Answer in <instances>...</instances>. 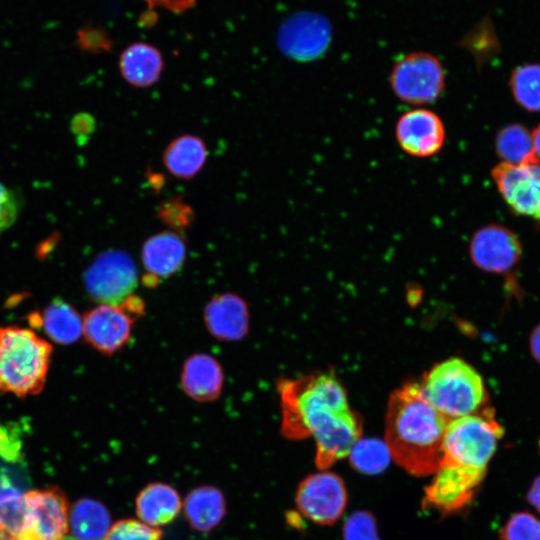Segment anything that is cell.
I'll list each match as a JSON object with an SVG mask.
<instances>
[{"instance_id":"7402d4cb","label":"cell","mask_w":540,"mask_h":540,"mask_svg":"<svg viewBox=\"0 0 540 540\" xmlns=\"http://www.w3.org/2000/svg\"><path fill=\"white\" fill-rule=\"evenodd\" d=\"M183 509L186 519L193 529L208 532L223 519L226 511L225 498L214 486H199L185 498Z\"/></svg>"},{"instance_id":"52a82bcc","label":"cell","mask_w":540,"mask_h":540,"mask_svg":"<svg viewBox=\"0 0 540 540\" xmlns=\"http://www.w3.org/2000/svg\"><path fill=\"white\" fill-rule=\"evenodd\" d=\"M144 309L143 300L134 294L120 305L99 304L83 317V335L97 351L112 355L129 342Z\"/></svg>"},{"instance_id":"ffe728a7","label":"cell","mask_w":540,"mask_h":540,"mask_svg":"<svg viewBox=\"0 0 540 540\" xmlns=\"http://www.w3.org/2000/svg\"><path fill=\"white\" fill-rule=\"evenodd\" d=\"M207 157V145L203 138L194 134H182L166 146L162 162L175 178L190 180L202 170Z\"/></svg>"},{"instance_id":"ba28073f","label":"cell","mask_w":540,"mask_h":540,"mask_svg":"<svg viewBox=\"0 0 540 540\" xmlns=\"http://www.w3.org/2000/svg\"><path fill=\"white\" fill-rule=\"evenodd\" d=\"M84 285L99 304L120 305L138 284V270L129 253L111 249L100 253L86 269Z\"/></svg>"},{"instance_id":"5bb4252c","label":"cell","mask_w":540,"mask_h":540,"mask_svg":"<svg viewBox=\"0 0 540 540\" xmlns=\"http://www.w3.org/2000/svg\"><path fill=\"white\" fill-rule=\"evenodd\" d=\"M400 148L416 158H428L441 151L446 130L441 117L426 108H414L401 114L395 124Z\"/></svg>"},{"instance_id":"3957f363","label":"cell","mask_w":540,"mask_h":540,"mask_svg":"<svg viewBox=\"0 0 540 540\" xmlns=\"http://www.w3.org/2000/svg\"><path fill=\"white\" fill-rule=\"evenodd\" d=\"M449 421L422 396L418 383L395 390L385 415V443L391 458L411 475L434 474Z\"/></svg>"},{"instance_id":"74e56055","label":"cell","mask_w":540,"mask_h":540,"mask_svg":"<svg viewBox=\"0 0 540 540\" xmlns=\"http://www.w3.org/2000/svg\"><path fill=\"white\" fill-rule=\"evenodd\" d=\"M533 144H534V153L538 162H540V124L532 133Z\"/></svg>"},{"instance_id":"d6986e66","label":"cell","mask_w":540,"mask_h":540,"mask_svg":"<svg viewBox=\"0 0 540 540\" xmlns=\"http://www.w3.org/2000/svg\"><path fill=\"white\" fill-rule=\"evenodd\" d=\"M182 506L179 493L164 483L147 485L136 498L138 519L154 528L171 523L180 513Z\"/></svg>"},{"instance_id":"ac0fdd59","label":"cell","mask_w":540,"mask_h":540,"mask_svg":"<svg viewBox=\"0 0 540 540\" xmlns=\"http://www.w3.org/2000/svg\"><path fill=\"white\" fill-rule=\"evenodd\" d=\"M164 60L153 45L135 42L127 46L119 58L123 79L132 87L145 89L156 84L163 72Z\"/></svg>"},{"instance_id":"836d02e7","label":"cell","mask_w":540,"mask_h":540,"mask_svg":"<svg viewBox=\"0 0 540 540\" xmlns=\"http://www.w3.org/2000/svg\"><path fill=\"white\" fill-rule=\"evenodd\" d=\"M151 7L162 6L171 11L180 12L191 7L195 0H145Z\"/></svg>"},{"instance_id":"8fae6325","label":"cell","mask_w":540,"mask_h":540,"mask_svg":"<svg viewBox=\"0 0 540 540\" xmlns=\"http://www.w3.org/2000/svg\"><path fill=\"white\" fill-rule=\"evenodd\" d=\"M491 176L514 213L540 221V162H501L491 170Z\"/></svg>"},{"instance_id":"2e32d148","label":"cell","mask_w":540,"mask_h":540,"mask_svg":"<svg viewBox=\"0 0 540 540\" xmlns=\"http://www.w3.org/2000/svg\"><path fill=\"white\" fill-rule=\"evenodd\" d=\"M204 323L215 339L227 342L239 341L249 331L248 305L235 293L216 295L205 306Z\"/></svg>"},{"instance_id":"30bf717a","label":"cell","mask_w":540,"mask_h":540,"mask_svg":"<svg viewBox=\"0 0 540 540\" xmlns=\"http://www.w3.org/2000/svg\"><path fill=\"white\" fill-rule=\"evenodd\" d=\"M347 491L343 480L328 471L306 477L298 486L296 505L309 520L320 525H331L343 514Z\"/></svg>"},{"instance_id":"277c9868","label":"cell","mask_w":540,"mask_h":540,"mask_svg":"<svg viewBox=\"0 0 540 540\" xmlns=\"http://www.w3.org/2000/svg\"><path fill=\"white\" fill-rule=\"evenodd\" d=\"M52 346L33 330L0 327V392L19 397L38 394L48 374Z\"/></svg>"},{"instance_id":"5b68a950","label":"cell","mask_w":540,"mask_h":540,"mask_svg":"<svg viewBox=\"0 0 540 540\" xmlns=\"http://www.w3.org/2000/svg\"><path fill=\"white\" fill-rule=\"evenodd\" d=\"M418 384L422 396L449 420L475 413L488 401L481 375L460 358L435 365Z\"/></svg>"},{"instance_id":"4dcf8cb0","label":"cell","mask_w":540,"mask_h":540,"mask_svg":"<svg viewBox=\"0 0 540 540\" xmlns=\"http://www.w3.org/2000/svg\"><path fill=\"white\" fill-rule=\"evenodd\" d=\"M344 540H379L375 519L365 511L351 514L345 522Z\"/></svg>"},{"instance_id":"4fadbf2b","label":"cell","mask_w":540,"mask_h":540,"mask_svg":"<svg viewBox=\"0 0 540 540\" xmlns=\"http://www.w3.org/2000/svg\"><path fill=\"white\" fill-rule=\"evenodd\" d=\"M472 262L490 273H506L520 260L522 244L507 227L488 224L476 230L469 243Z\"/></svg>"},{"instance_id":"f546056e","label":"cell","mask_w":540,"mask_h":540,"mask_svg":"<svg viewBox=\"0 0 540 540\" xmlns=\"http://www.w3.org/2000/svg\"><path fill=\"white\" fill-rule=\"evenodd\" d=\"M501 533L503 540H540V520L526 512L517 513Z\"/></svg>"},{"instance_id":"603a6c76","label":"cell","mask_w":540,"mask_h":540,"mask_svg":"<svg viewBox=\"0 0 540 540\" xmlns=\"http://www.w3.org/2000/svg\"><path fill=\"white\" fill-rule=\"evenodd\" d=\"M35 318L49 338L59 344H72L83 334V318L63 299L55 298Z\"/></svg>"},{"instance_id":"6da1fadb","label":"cell","mask_w":540,"mask_h":540,"mask_svg":"<svg viewBox=\"0 0 540 540\" xmlns=\"http://www.w3.org/2000/svg\"><path fill=\"white\" fill-rule=\"evenodd\" d=\"M277 390L282 433L291 439L313 436L317 467L326 469L348 457L361 438L362 423L335 377L317 373L281 379Z\"/></svg>"},{"instance_id":"4316f807","label":"cell","mask_w":540,"mask_h":540,"mask_svg":"<svg viewBox=\"0 0 540 540\" xmlns=\"http://www.w3.org/2000/svg\"><path fill=\"white\" fill-rule=\"evenodd\" d=\"M353 468L364 474H378L390 462V452L386 443L377 439H359L349 453Z\"/></svg>"},{"instance_id":"9c48e42d","label":"cell","mask_w":540,"mask_h":540,"mask_svg":"<svg viewBox=\"0 0 540 540\" xmlns=\"http://www.w3.org/2000/svg\"><path fill=\"white\" fill-rule=\"evenodd\" d=\"M331 39L329 20L312 11L292 13L280 24L277 33L280 51L300 62L318 59L328 49Z\"/></svg>"},{"instance_id":"8992f818","label":"cell","mask_w":540,"mask_h":540,"mask_svg":"<svg viewBox=\"0 0 540 540\" xmlns=\"http://www.w3.org/2000/svg\"><path fill=\"white\" fill-rule=\"evenodd\" d=\"M389 84L400 101L413 106L430 105L443 94L446 73L442 62L434 54L413 51L393 64Z\"/></svg>"},{"instance_id":"e0dca14e","label":"cell","mask_w":540,"mask_h":540,"mask_svg":"<svg viewBox=\"0 0 540 540\" xmlns=\"http://www.w3.org/2000/svg\"><path fill=\"white\" fill-rule=\"evenodd\" d=\"M180 382L184 393L192 400L211 402L222 393L224 372L212 355L195 353L184 361Z\"/></svg>"},{"instance_id":"d4e9b609","label":"cell","mask_w":540,"mask_h":540,"mask_svg":"<svg viewBox=\"0 0 540 540\" xmlns=\"http://www.w3.org/2000/svg\"><path fill=\"white\" fill-rule=\"evenodd\" d=\"M495 150L506 163L538 162L534 153L532 133L522 124H509L501 128L495 138Z\"/></svg>"},{"instance_id":"d590c367","label":"cell","mask_w":540,"mask_h":540,"mask_svg":"<svg viewBox=\"0 0 540 540\" xmlns=\"http://www.w3.org/2000/svg\"><path fill=\"white\" fill-rule=\"evenodd\" d=\"M528 500L540 512V476L535 479L529 489Z\"/></svg>"},{"instance_id":"e575fe53","label":"cell","mask_w":540,"mask_h":540,"mask_svg":"<svg viewBox=\"0 0 540 540\" xmlns=\"http://www.w3.org/2000/svg\"><path fill=\"white\" fill-rule=\"evenodd\" d=\"M531 355L540 364V323L533 329L529 337Z\"/></svg>"},{"instance_id":"9a60e30c","label":"cell","mask_w":540,"mask_h":540,"mask_svg":"<svg viewBox=\"0 0 540 540\" xmlns=\"http://www.w3.org/2000/svg\"><path fill=\"white\" fill-rule=\"evenodd\" d=\"M186 254V243L178 232L164 230L149 236L141 247L145 269L143 283L154 287L160 280L177 273L185 262Z\"/></svg>"},{"instance_id":"7c38bea8","label":"cell","mask_w":540,"mask_h":540,"mask_svg":"<svg viewBox=\"0 0 540 540\" xmlns=\"http://www.w3.org/2000/svg\"><path fill=\"white\" fill-rule=\"evenodd\" d=\"M27 522L18 540H65L68 532V506L55 488L25 493Z\"/></svg>"},{"instance_id":"7a4b0ae2","label":"cell","mask_w":540,"mask_h":540,"mask_svg":"<svg viewBox=\"0 0 540 540\" xmlns=\"http://www.w3.org/2000/svg\"><path fill=\"white\" fill-rule=\"evenodd\" d=\"M503 434L494 410L488 406L450 420L439 467L425 488V506L450 513L467 505L485 477Z\"/></svg>"},{"instance_id":"8d00e7d4","label":"cell","mask_w":540,"mask_h":540,"mask_svg":"<svg viewBox=\"0 0 540 540\" xmlns=\"http://www.w3.org/2000/svg\"><path fill=\"white\" fill-rule=\"evenodd\" d=\"M147 179L153 189L159 190L164 184V177L155 171H147Z\"/></svg>"},{"instance_id":"d6a6232c","label":"cell","mask_w":540,"mask_h":540,"mask_svg":"<svg viewBox=\"0 0 540 540\" xmlns=\"http://www.w3.org/2000/svg\"><path fill=\"white\" fill-rule=\"evenodd\" d=\"M20 444L6 429H0V456L7 461H15L19 454Z\"/></svg>"},{"instance_id":"484cf974","label":"cell","mask_w":540,"mask_h":540,"mask_svg":"<svg viewBox=\"0 0 540 540\" xmlns=\"http://www.w3.org/2000/svg\"><path fill=\"white\" fill-rule=\"evenodd\" d=\"M511 92L516 102L528 111H540V64L517 67L510 77Z\"/></svg>"},{"instance_id":"cb8c5ba5","label":"cell","mask_w":540,"mask_h":540,"mask_svg":"<svg viewBox=\"0 0 540 540\" xmlns=\"http://www.w3.org/2000/svg\"><path fill=\"white\" fill-rule=\"evenodd\" d=\"M25 493L9 476L0 475V531L18 540L26 530Z\"/></svg>"},{"instance_id":"83f0119b","label":"cell","mask_w":540,"mask_h":540,"mask_svg":"<svg viewBox=\"0 0 540 540\" xmlns=\"http://www.w3.org/2000/svg\"><path fill=\"white\" fill-rule=\"evenodd\" d=\"M157 219L170 228L169 230L182 234L195 221L193 207L182 197H171L161 201L156 209Z\"/></svg>"},{"instance_id":"1f68e13d","label":"cell","mask_w":540,"mask_h":540,"mask_svg":"<svg viewBox=\"0 0 540 540\" xmlns=\"http://www.w3.org/2000/svg\"><path fill=\"white\" fill-rule=\"evenodd\" d=\"M17 213L18 203L15 195L0 182V232L15 222Z\"/></svg>"},{"instance_id":"f1b7e54d","label":"cell","mask_w":540,"mask_h":540,"mask_svg":"<svg viewBox=\"0 0 540 540\" xmlns=\"http://www.w3.org/2000/svg\"><path fill=\"white\" fill-rule=\"evenodd\" d=\"M161 531L139 519H123L112 524L104 540H160Z\"/></svg>"},{"instance_id":"44dd1931","label":"cell","mask_w":540,"mask_h":540,"mask_svg":"<svg viewBox=\"0 0 540 540\" xmlns=\"http://www.w3.org/2000/svg\"><path fill=\"white\" fill-rule=\"evenodd\" d=\"M111 526V515L98 500L82 498L69 509L68 531L73 540H104Z\"/></svg>"}]
</instances>
